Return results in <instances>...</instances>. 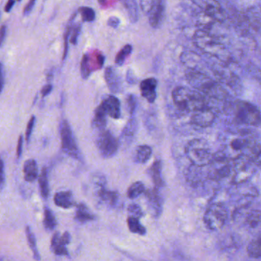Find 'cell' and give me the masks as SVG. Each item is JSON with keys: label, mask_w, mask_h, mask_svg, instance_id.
Segmentation results:
<instances>
[{"label": "cell", "mask_w": 261, "mask_h": 261, "mask_svg": "<svg viewBox=\"0 0 261 261\" xmlns=\"http://www.w3.org/2000/svg\"><path fill=\"white\" fill-rule=\"evenodd\" d=\"M186 79L195 90L211 99L224 101L228 98V92L223 86L205 72L189 70L186 74Z\"/></svg>", "instance_id": "cell-1"}, {"label": "cell", "mask_w": 261, "mask_h": 261, "mask_svg": "<svg viewBox=\"0 0 261 261\" xmlns=\"http://www.w3.org/2000/svg\"><path fill=\"white\" fill-rule=\"evenodd\" d=\"M193 41L197 48L202 52L215 57L224 64H229L232 61L227 48L223 43L206 30L198 29L194 34Z\"/></svg>", "instance_id": "cell-2"}, {"label": "cell", "mask_w": 261, "mask_h": 261, "mask_svg": "<svg viewBox=\"0 0 261 261\" xmlns=\"http://www.w3.org/2000/svg\"><path fill=\"white\" fill-rule=\"evenodd\" d=\"M174 103L179 109L193 112L208 106L205 95L185 87H176L172 93Z\"/></svg>", "instance_id": "cell-3"}, {"label": "cell", "mask_w": 261, "mask_h": 261, "mask_svg": "<svg viewBox=\"0 0 261 261\" xmlns=\"http://www.w3.org/2000/svg\"><path fill=\"white\" fill-rule=\"evenodd\" d=\"M256 138L249 132L230 134L225 138L221 152L230 161L245 155L250 145Z\"/></svg>", "instance_id": "cell-4"}, {"label": "cell", "mask_w": 261, "mask_h": 261, "mask_svg": "<svg viewBox=\"0 0 261 261\" xmlns=\"http://www.w3.org/2000/svg\"><path fill=\"white\" fill-rule=\"evenodd\" d=\"M185 155L192 165L199 168H205L210 165L215 154L206 140L194 138L185 147Z\"/></svg>", "instance_id": "cell-5"}, {"label": "cell", "mask_w": 261, "mask_h": 261, "mask_svg": "<svg viewBox=\"0 0 261 261\" xmlns=\"http://www.w3.org/2000/svg\"><path fill=\"white\" fill-rule=\"evenodd\" d=\"M258 167L248 156L243 155L234 160L232 165V184L249 182L255 176Z\"/></svg>", "instance_id": "cell-6"}, {"label": "cell", "mask_w": 261, "mask_h": 261, "mask_svg": "<svg viewBox=\"0 0 261 261\" xmlns=\"http://www.w3.org/2000/svg\"><path fill=\"white\" fill-rule=\"evenodd\" d=\"M236 120L242 125L258 127L261 125V112L259 108L246 101H238L235 105Z\"/></svg>", "instance_id": "cell-7"}, {"label": "cell", "mask_w": 261, "mask_h": 261, "mask_svg": "<svg viewBox=\"0 0 261 261\" xmlns=\"http://www.w3.org/2000/svg\"><path fill=\"white\" fill-rule=\"evenodd\" d=\"M228 218L226 206L222 202L211 204L204 215V223L210 231H218L225 226Z\"/></svg>", "instance_id": "cell-8"}, {"label": "cell", "mask_w": 261, "mask_h": 261, "mask_svg": "<svg viewBox=\"0 0 261 261\" xmlns=\"http://www.w3.org/2000/svg\"><path fill=\"white\" fill-rule=\"evenodd\" d=\"M192 3L199 7L203 13L215 20L216 22H223L227 18L225 10L218 0H191Z\"/></svg>", "instance_id": "cell-9"}, {"label": "cell", "mask_w": 261, "mask_h": 261, "mask_svg": "<svg viewBox=\"0 0 261 261\" xmlns=\"http://www.w3.org/2000/svg\"><path fill=\"white\" fill-rule=\"evenodd\" d=\"M98 150L103 158H113L118 151V141L110 131H104L100 134L97 140Z\"/></svg>", "instance_id": "cell-10"}, {"label": "cell", "mask_w": 261, "mask_h": 261, "mask_svg": "<svg viewBox=\"0 0 261 261\" xmlns=\"http://www.w3.org/2000/svg\"><path fill=\"white\" fill-rule=\"evenodd\" d=\"M60 134H61V145L65 153L68 154L73 158L79 159V150L74 138L71 127L67 121L61 122L60 126Z\"/></svg>", "instance_id": "cell-11"}, {"label": "cell", "mask_w": 261, "mask_h": 261, "mask_svg": "<svg viewBox=\"0 0 261 261\" xmlns=\"http://www.w3.org/2000/svg\"><path fill=\"white\" fill-rule=\"evenodd\" d=\"M165 0H152L147 15L149 24L154 28H159L165 18Z\"/></svg>", "instance_id": "cell-12"}, {"label": "cell", "mask_w": 261, "mask_h": 261, "mask_svg": "<svg viewBox=\"0 0 261 261\" xmlns=\"http://www.w3.org/2000/svg\"><path fill=\"white\" fill-rule=\"evenodd\" d=\"M216 115L212 108L207 106L192 113L191 122L200 128H208L215 123Z\"/></svg>", "instance_id": "cell-13"}, {"label": "cell", "mask_w": 261, "mask_h": 261, "mask_svg": "<svg viewBox=\"0 0 261 261\" xmlns=\"http://www.w3.org/2000/svg\"><path fill=\"white\" fill-rule=\"evenodd\" d=\"M215 74L218 77V81L221 84H225L235 92H238L242 89V83L239 78L237 77L232 71L221 70V71H215Z\"/></svg>", "instance_id": "cell-14"}, {"label": "cell", "mask_w": 261, "mask_h": 261, "mask_svg": "<svg viewBox=\"0 0 261 261\" xmlns=\"http://www.w3.org/2000/svg\"><path fill=\"white\" fill-rule=\"evenodd\" d=\"M245 228L252 234L261 233V210L250 211L245 217L244 222Z\"/></svg>", "instance_id": "cell-15"}, {"label": "cell", "mask_w": 261, "mask_h": 261, "mask_svg": "<svg viewBox=\"0 0 261 261\" xmlns=\"http://www.w3.org/2000/svg\"><path fill=\"white\" fill-rule=\"evenodd\" d=\"M157 84V81L155 78H148L141 82V94H142V96L145 98L149 103L155 102L156 99Z\"/></svg>", "instance_id": "cell-16"}, {"label": "cell", "mask_w": 261, "mask_h": 261, "mask_svg": "<svg viewBox=\"0 0 261 261\" xmlns=\"http://www.w3.org/2000/svg\"><path fill=\"white\" fill-rule=\"evenodd\" d=\"M149 209L155 217L159 216L162 212V199L157 189H149L145 192Z\"/></svg>", "instance_id": "cell-17"}, {"label": "cell", "mask_w": 261, "mask_h": 261, "mask_svg": "<svg viewBox=\"0 0 261 261\" xmlns=\"http://www.w3.org/2000/svg\"><path fill=\"white\" fill-rule=\"evenodd\" d=\"M104 77L108 88L113 93H119L122 91V81L118 73L112 67L107 68Z\"/></svg>", "instance_id": "cell-18"}, {"label": "cell", "mask_w": 261, "mask_h": 261, "mask_svg": "<svg viewBox=\"0 0 261 261\" xmlns=\"http://www.w3.org/2000/svg\"><path fill=\"white\" fill-rule=\"evenodd\" d=\"M107 114L114 119L121 118V102L114 95H108L101 102Z\"/></svg>", "instance_id": "cell-19"}, {"label": "cell", "mask_w": 261, "mask_h": 261, "mask_svg": "<svg viewBox=\"0 0 261 261\" xmlns=\"http://www.w3.org/2000/svg\"><path fill=\"white\" fill-rule=\"evenodd\" d=\"M244 19L250 27L258 30L261 28V7L255 6L250 8L244 14Z\"/></svg>", "instance_id": "cell-20"}, {"label": "cell", "mask_w": 261, "mask_h": 261, "mask_svg": "<svg viewBox=\"0 0 261 261\" xmlns=\"http://www.w3.org/2000/svg\"><path fill=\"white\" fill-rule=\"evenodd\" d=\"M181 61L185 65H186L189 70L193 71H202V60L198 54L192 52H185L181 56Z\"/></svg>", "instance_id": "cell-21"}, {"label": "cell", "mask_w": 261, "mask_h": 261, "mask_svg": "<svg viewBox=\"0 0 261 261\" xmlns=\"http://www.w3.org/2000/svg\"><path fill=\"white\" fill-rule=\"evenodd\" d=\"M55 205L63 209H70L75 205L72 192L70 191L57 192L54 197Z\"/></svg>", "instance_id": "cell-22"}, {"label": "cell", "mask_w": 261, "mask_h": 261, "mask_svg": "<svg viewBox=\"0 0 261 261\" xmlns=\"http://www.w3.org/2000/svg\"><path fill=\"white\" fill-rule=\"evenodd\" d=\"M245 155L252 160L258 168L261 167V143L255 139L250 145Z\"/></svg>", "instance_id": "cell-23"}, {"label": "cell", "mask_w": 261, "mask_h": 261, "mask_svg": "<svg viewBox=\"0 0 261 261\" xmlns=\"http://www.w3.org/2000/svg\"><path fill=\"white\" fill-rule=\"evenodd\" d=\"M149 175L152 179V182L156 187H162L164 186L163 179L162 177V165L160 161H155L153 165L149 168Z\"/></svg>", "instance_id": "cell-24"}, {"label": "cell", "mask_w": 261, "mask_h": 261, "mask_svg": "<svg viewBox=\"0 0 261 261\" xmlns=\"http://www.w3.org/2000/svg\"><path fill=\"white\" fill-rule=\"evenodd\" d=\"M107 115L108 114L104 109V105L101 103L95 110V115H94V118L92 120V126L96 129L103 131L104 128L106 127Z\"/></svg>", "instance_id": "cell-25"}, {"label": "cell", "mask_w": 261, "mask_h": 261, "mask_svg": "<svg viewBox=\"0 0 261 261\" xmlns=\"http://www.w3.org/2000/svg\"><path fill=\"white\" fill-rule=\"evenodd\" d=\"M24 177L27 182H34L38 177V167L36 161L29 159L25 161L23 168Z\"/></svg>", "instance_id": "cell-26"}, {"label": "cell", "mask_w": 261, "mask_h": 261, "mask_svg": "<svg viewBox=\"0 0 261 261\" xmlns=\"http://www.w3.org/2000/svg\"><path fill=\"white\" fill-rule=\"evenodd\" d=\"M247 252L251 258L255 259L261 258V233L256 235L250 242Z\"/></svg>", "instance_id": "cell-27"}, {"label": "cell", "mask_w": 261, "mask_h": 261, "mask_svg": "<svg viewBox=\"0 0 261 261\" xmlns=\"http://www.w3.org/2000/svg\"><path fill=\"white\" fill-rule=\"evenodd\" d=\"M61 236L59 232H55L51 238V248L52 252L56 255H65L68 256V252L66 245H64L61 241Z\"/></svg>", "instance_id": "cell-28"}, {"label": "cell", "mask_w": 261, "mask_h": 261, "mask_svg": "<svg viewBox=\"0 0 261 261\" xmlns=\"http://www.w3.org/2000/svg\"><path fill=\"white\" fill-rule=\"evenodd\" d=\"M152 148L148 145H141L135 150L134 159L136 163L145 164L150 159L152 156Z\"/></svg>", "instance_id": "cell-29"}, {"label": "cell", "mask_w": 261, "mask_h": 261, "mask_svg": "<svg viewBox=\"0 0 261 261\" xmlns=\"http://www.w3.org/2000/svg\"><path fill=\"white\" fill-rule=\"evenodd\" d=\"M75 219L81 223L95 220V216L90 212L88 208L84 204H79L77 207L76 216Z\"/></svg>", "instance_id": "cell-30"}, {"label": "cell", "mask_w": 261, "mask_h": 261, "mask_svg": "<svg viewBox=\"0 0 261 261\" xmlns=\"http://www.w3.org/2000/svg\"><path fill=\"white\" fill-rule=\"evenodd\" d=\"M124 3L128 10L130 20L132 23H135L139 19V8L135 0H124Z\"/></svg>", "instance_id": "cell-31"}, {"label": "cell", "mask_w": 261, "mask_h": 261, "mask_svg": "<svg viewBox=\"0 0 261 261\" xmlns=\"http://www.w3.org/2000/svg\"><path fill=\"white\" fill-rule=\"evenodd\" d=\"M128 225L130 231L132 233L140 235H145L146 234V229L145 227L142 226V224L139 222V219L135 217H128Z\"/></svg>", "instance_id": "cell-32"}, {"label": "cell", "mask_w": 261, "mask_h": 261, "mask_svg": "<svg viewBox=\"0 0 261 261\" xmlns=\"http://www.w3.org/2000/svg\"><path fill=\"white\" fill-rule=\"evenodd\" d=\"M48 172L46 168H44L41 170V175L38 179L39 182L40 190H41V196L44 199H47L49 195V188H48Z\"/></svg>", "instance_id": "cell-33"}, {"label": "cell", "mask_w": 261, "mask_h": 261, "mask_svg": "<svg viewBox=\"0 0 261 261\" xmlns=\"http://www.w3.org/2000/svg\"><path fill=\"white\" fill-rule=\"evenodd\" d=\"M94 70L95 68L91 64V58L88 54H85L83 57L81 64V73L82 78L84 79H88Z\"/></svg>", "instance_id": "cell-34"}, {"label": "cell", "mask_w": 261, "mask_h": 261, "mask_svg": "<svg viewBox=\"0 0 261 261\" xmlns=\"http://www.w3.org/2000/svg\"><path fill=\"white\" fill-rule=\"evenodd\" d=\"M99 196L104 201L108 202L109 205H114L118 202V194L116 192L106 190L104 186H101L99 190Z\"/></svg>", "instance_id": "cell-35"}, {"label": "cell", "mask_w": 261, "mask_h": 261, "mask_svg": "<svg viewBox=\"0 0 261 261\" xmlns=\"http://www.w3.org/2000/svg\"><path fill=\"white\" fill-rule=\"evenodd\" d=\"M25 234H26L27 240H28L29 248H31L32 253H33L34 258H35V261H39L40 255L38 253V249H37L35 237L34 234L32 233L31 228L28 226H27L26 228H25Z\"/></svg>", "instance_id": "cell-36"}, {"label": "cell", "mask_w": 261, "mask_h": 261, "mask_svg": "<svg viewBox=\"0 0 261 261\" xmlns=\"http://www.w3.org/2000/svg\"><path fill=\"white\" fill-rule=\"evenodd\" d=\"M145 192V186L142 182H134L130 186L128 191V196L131 199H135V198L139 197L141 194Z\"/></svg>", "instance_id": "cell-37"}, {"label": "cell", "mask_w": 261, "mask_h": 261, "mask_svg": "<svg viewBox=\"0 0 261 261\" xmlns=\"http://www.w3.org/2000/svg\"><path fill=\"white\" fill-rule=\"evenodd\" d=\"M45 218H44V226L48 230H54L56 227V219L55 215L51 212V209L45 208Z\"/></svg>", "instance_id": "cell-38"}, {"label": "cell", "mask_w": 261, "mask_h": 261, "mask_svg": "<svg viewBox=\"0 0 261 261\" xmlns=\"http://www.w3.org/2000/svg\"><path fill=\"white\" fill-rule=\"evenodd\" d=\"M138 124L135 118H131L123 130L122 135L126 138H132L137 131Z\"/></svg>", "instance_id": "cell-39"}, {"label": "cell", "mask_w": 261, "mask_h": 261, "mask_svg": "<svg viewBox=\"0 0 261 261\" xmlns=\"http://www.w3.org/2000/svg\"><path fill=\"white\" fill-rule=\"evenodd\" d=\"M132 51V47L130 45H127L121 49V51L117 54L116 59H115V62L119 66H121L124 64V61L126 60V58L129 56L130 54H131Z\"/></svg>", "instance_id": "cell-40"}, {"label": "cell", "mask_w": 261, "mask_h": 261, "mask_svg": "<svg viewBox=\"0 0 261 261\" xmlns=\"http://www.w3.org/2000/svg\"><path fill=\"white\" fill-rule=\"evenodd\" d=\"M79 12L81 14L83 21L91 22L94 21L96 17L95 10L90 7H81L79 8Z\"/></svg>", "instance_id": "cell-41"}, {"label": "cell", "mask_w": 261, "mask_h": 261, "mask_svg": "<svg viewBox=\"0 0 261 261\" xmlns=\"http://www.w3.org/2000/svg\"><path fill=\"white\" fill-rule=\"evenodd\" d=\"M127 108L130 115H132L136 108V99L132 94L128 95L126 99Z\"/></svg>", "instance_id": "cell-42"}, {"label": "cell", "mask_w": 261, "mask_h": 261, "mask_svg": "<svg viewBox=\"0 0 261 261\" xmlns=\"http://www.w3.org/2000/svg\"><path fill=\"white\" fill-rule=\"evenodd\" d=\"M128 212L130 213L131 216L135 217L137 219H139L144 215L142 209L137 204L133 203L130 205L129 207H128Z\"/></svg>", "instance_id": "cell-43"}, {"label": "cell", "mask_w": 261, "mask_h": 261, "mask_svg": "<svg viewBox=\"0 0 261 261\" xmlns=\"http://www.w3.org/2000/svg\"><path fill=\"white\" fill-rule=\"evenodd\" d=\"M81 25L78 24L77 25H74L72 27V33H71V38H70V41L73 45H77L78 43V36H79L80 32H81Z\"/></svg>", "instance_id": "cell-44"}, {"label": "cell", "mask_w": 261, "mask_h": 261, "mask_svg": "<svg viewBox=\"0 0 261 261\" xmlns=\"http://www.w3.org/2000/svg\"><path fill=\"white\" fill-rule=\"evenodd\" d=\"M35 122V117L32 116V118H30L28 125H27L26 132H25V139H26L27 142H29L30 138H31V135H32V130H33Z\"/></svg>", "instance_id": "cell-45"}, {"label": "cell", "mask_w": 261, "mask_h": 261, "mask_svg": "<svg viewBox=\"0 0 261 261\" xmlns=\"http://www.w3.org/2000/svg\"><path fill=\"white\" fill-rule=\"evenodd\" d=\"M152 0H140L141 8L145 15H147L150 8Z\"/></svg>", "instance_id": "cell-46"}, {"label": "cell", "mask_w": 261, "mask_h": 261, "mask_svg": "<svg viewBox=\"0 0 261 261\" xmlns=\"http://www.w3.org/2000/svg\"><path fill=\"white\" fill-rule=\"evenodd\" d=\"M120 23H121V21H120L119 18H117V17H111L108 21V25L113 28H118L119 27Z\"/></svg>", "instance_id": "cell-47"}, {"label": "cell", "mask_w": 261, "mask_h": 261, "mask_svg": "<svg viewBox=\"0 0 261 261\" xmlns=\"http://www.w3.org/2000/svg\"><path fill=\"white\" fill-rule=\"evenodd\" d=\"M35 2H36V0H29V2H28V3L27 4V5L26 6H25V8H24V15H29L30 13H31V12H32V10L33 9L34 5H35Z\"/></svg>", "instance_id": "cell-48"}, {"label": "cell", "mask_w": 261, "mask_h": 261, "mask_svg": "<svg viewBox=\"0 0 261 261\" xmlns=\"http://www.w3.org/2000/svg\"><path fill=\"white\" fill-rule=\"evenodd\" d=\"M22 145H23V138L22 135L19 137L18 141V146H17V157L19 158L22 155Z\"/></svg>", "instance_id": "cell-49"}, {"label": "cell", "mask_w": 261, "mask_h": 261, "mask_svg": "<svg viewBox=\"0 0 261 261\" xmlns=\"http://www.w3.org/2000/svg\"><path fill=\"white\" fill-rule=\"evenodd\" d=\"M61 241L64 245H68L71 242V235H70L69 232H65L63 235H61Z\"/></svg>", "instance_id": "cell-50"}, {"label": "cell", "mask_w": 261, "mask_h": 261, "mask_svg": "<svg viewBox=\"0 0 261 261\" xmlns=\"http://www.w3.org/2000/svg\"><path fill=\"white\" fill-rule=\"evenodd\" d=\"M127 81H128L130 84H134L136 83V79H135L133 74H132L130 70H129V71H128V74H127Z\"/></svg>", "instance_id": "cell-51"}, {"label": "cell", "mask_w": 261, "mask_h": 261, "mask_svg": "<svg viewBox=\"0 0 261 261\" xmlns=\"http://www.w3.org/2000/svg\"><path fill=\"white\" fill-rule=\"evenodd\" d=\"M51 90H52V86L51 84H48L43 87V89H41V95L42 96H46L51 92Z\"/></svg>", "instance_id": "cell-52"}, {"label": "cell", "mask_w": 261, "mask_h": 261, "mask_svg": "<svg viewBox=\"0 0 261 261\" xmlns=\"http://www.w3.org/2000/svg\"><path fill=\"white\" fill-rule=\"evenodd\" d=\"M14 4H15V0H8L6 5L5 7V11L6 12H9L13 7Z\"/></svg>", "instance_id": "cell-53"}, {"label": "cell", "mask_w": 261, "mask_h": 261, "mask_svg": "<svg viewBox=\"0 0 261 261\" xmlns=\"http://www.w3.org/2000/svg\"><path fill=\"white\" fill-rule=\"evenodd\" d=\"M5 35H6V26L2 25V28H1V45H2V44H3Z\"/></svg>", "instance_id": "cell-54"}, {"label": "cell", "mask_w": 261, "mask_h": 261, "mask_svg": "<svg viewBox=\"0 0 261 261\" xmlns=\"http://www.w3.org/2000/svg\"><path fill=\"white\" fill-rule=\"evenodd\" d=\"M2 164V174H1V186L3 187L4 182H5V172H4V162L3 160L1 161Z\"/></svg>", "instance_id": "cell-55"}, {"label": "cell", "mask_w": 261, "mask_h": 261, "mask_svg": "<svg viewBox=\"0 0 261 261\" xmlns=\"http://www.w3.org/2000/svg\"><path fill=\"white\" fill-rule=\"evenodd\" d=\"M1 76H2V81H1V83H2V89L3 88V85H4V72H3V66L1 65Z\"/></svg>", "instance_id": "cell-56"}, {"label": "cell", "mask_w": 261, "mask_h": 261, "mask_svg": "<svg viewBox=\"0 0 261 261\" xmlns=\"http://www.w3.org/2000/svg\"><path fill=\"white\" fill-rule=\"evenodd\" d=\"M18 1H21V0H18Z\"/></svg>", "instance_id": "cell-57"}]
</instances>
